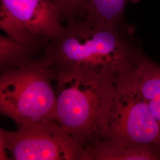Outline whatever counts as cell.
<instances>
[{"mask_svg":"<svg viewBox=\"0 0 160 160\" xmlns=\"http://www.w3.org/2000/svg\"><path fill=\"white\" fill-rule=\"evenodd\" d=\"M108 137L160 147V124L126 72L116 80L108 121Z\"/></svg>","mask_w":160,"mask_h":160,"instance_id":"5","label":"cell"},{"mask_svg":"<svg viewBox=\"0 0 160 160\" xmlns=\"http://www.w3.org/2000/svg\"><path fill=\"white\" fill-rule=\"evenodd\" d=\"M132 0H88L84 18L92 23L120 26L125 24L126 8Z\"/></svg>","mask_w":160,"mask_h":160,"instance_id":"9","label":"cell"},{"mask_svg":"<svg viewBox=\"0 0 160 160\" xmlns=\"http://www.w3.org/2000/svg\"><path fill=\"white\" fill-rule=\"evenodd\" d=\"M40 52L34 46L11 38L7 35L0 36L1 72L14 68L33 61Z\"/></svg>","mask_w":160,"mask_h":160,"instance_id":"10","label":"cell"},{"mask_svg":"<svg viewBox=\"0 0 160 160\" xmlns=\"http://www.w3.org/2000/svg\"><path fill=\"white\" fill-rule=\"evenodd\" d=\"M1 160H90L86 149L56 121L0 129Z\"/></svg>","mask_w":160,"mask_h":160,"instance_id":"4","label":"cell"},{"mask_svg":"<svg viewBox=\"0 0 160 160\" xmlns=\"http://www.w3.org/2000/svg\"><path fill=\"white\" fill-rule=\"evenodd\" d=\"M52 0H0V28L14 40L44 51L62 32Z\"/></svg>","mask_w":160,"mask_h":160,"instance_id":"6","label":"cell"},{"mask_svg":"<svg viewBox=\"0 0 160 160\" xmlns=\"http://www.w3.org/2000/svg\"><path fill=\"white\" fill-rule=\"evenodd\" d=\"M126 73L160 125V65L141 51L132 67Z\"/></svg>","mask_w":160,"mask_h":160,"instance_id":"7","label":"cell"},{"mask_svg":"<svg viewBox=\"0 0 160 160\" xmlns=\"http://www.w3.org/2000/svg\"><path fill=\"white\" fill-rule=\"evenodd\" d=\"M160 160V147L108 137L97 143L90 153V160Z\"/></svg>","mask_w":160,"mask_h":160,"instance_id":"8","label":"cell"},{"mask_svg":"<svg viewBox=\"0 0 160 160\" xmlns=\"http://www.w3.org/2000/svg\"><path fill=\"white\" fill-rule=\"evenodd\" d=\"M141 51L126 24L108 26L82 18L68 21L43 55L57 71L117 78L131 68Z\"/></svg>","mask_w":160,"mask_h":160,"instance_id":"1","label":"cell"},{"mask_svg":"<svg viewBox=\"0 0 160 160\" xmlns=\"http://www.w3.org/2000/svg\"><path fill=\"white\" fill-rule=\"evenodd\" d=\"M62 19L67 22L82 19L86 15L88 0H52Z\"/></svg>","mask_w":160,"mask_h":160,"instance_id":"11","label":"cell"},{"mask_svg":"<svg viewBox=\"0 0 160 160\" xmlns=\"http://www.w3.org/2000/svg\"><path fill=\"white\" fill-rule=\"evenodd\" d=\"M56 72L44 57L1 72L0 111L18 126L55 121Z\"/></svg>","mask_w":160,"mask_h":160,"instance_id":"3","label":"cell"},{"mask_svg":"<svg viewBox=\"0 0 160 160\" xmlns=\"http://www.w3.org/2000/svg\"><path fill=\"white\" fill-rule=\"evenodd\" d=\"M55 72V121L86 149L90 160L92 149L108 136L117 78Z\"/></svg>","mask_w":160,"mask_h":160,"instance_id":"2","label":"cell"}]
</instances>
